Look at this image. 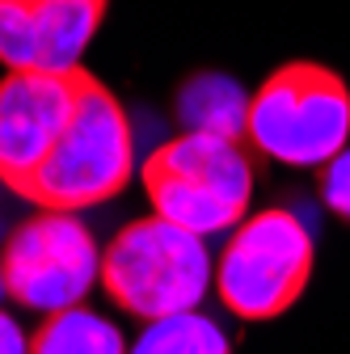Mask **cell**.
Segmentation results:
<instances>
[{
  "label": "cell",
  "mask_w": 350,
  "mask_h": 354,
  "mask_svg": "<svg viewBox=\"0 0 350 354\" xmlns=\"http://www.w3.org/2000/svg\"><path fill=\"white\" fill-rule=\"evenodd\" d=\"M131 173H136V127L122 102L84 72L76 110L51 156L30 177L26 203L47 211H89L118 198Z\"/></svg>",
  "instance_id": "2"
},
{
  "label": "cell",
  "mask_w": 350,
  "mask_h": 354,
  "mask_svg": "<svg viewBox=\"0 0 350 354\" xmlns=\"http://www.w3.org/2000/svg\"><path fill=\"white\" fill-rule=\"evenodd\" d=\"M102 245L80 211H47L38 207L5 236L0 274L13 304L30 313H64L80 308L102 283Z\"/></svg>",
  "instance_id": "6"
},
{
  "label": "cell",
  "mask_w": 350,
  "mask_h": 354,
  "mask_svg": "<svg viewBox=\"0 0 350 354\" xmlns=\"http://www.w3.org/2000/svg\"><path fill=\"white\" fill-rule=\"evenodd\" d=\"M0 295H9V291H5V274H0Z\"/></svg>",
  "instance_id": "14"
},
{
  "label": "cell",
  "mask_w": 350,
  "mask_h": 354,
  "mask_svg": "<svg viewBox=\"0 0 350 354\" xmlns=\"http://www.w3.org/2000/svg\"><path fill=\"white\" fill-rule=\"evenodd\" d=\"M106 0H0V64L9 72H80Z\"/></svg>",
  "instance_id": "8"
},
{
  "label": "cell",
  "mask_w": 350,
  "mask_h": 354,
  "mask_svg": "<svg viewBox=\"0 0 350 354\" xmlns=\"http://www.w3.org/2000/svg\"><path fill=\"white\" fill-rule=\"evenodd\" d=\"M245 140L291 169H325L350 144V88L321 64H283L249 97Z\"/></svg>",
  "instance_id": "4"
},
{
  "label": "cell",
  "mask_w": 350,
  "mask_h": 354,
  "mask_svg": "<svg viewBox=\"0 0 350 354\" xmlns=\"http://www.w3.org/2000/svg\"><path fill=\"white\" fill-rule=\"evenodd\" d=\"M84 72H9L0 80V182L26 198L30 177L51 156L76 110Z\"/></svg>",
  "instance_id": "7"
},
{
  "label": "cell",
  "mask_w": 350,
  "mask_h": 354,
  "mask_svg": "<svg viewBox=\"0 0 350 354\" xmlns=\"http://www.w3.org/2000/svg\"><path fill=\"white\" fill-rule=\"evenodd\" d=\"M321 198L338 219L350 224V144L321 169Z\"/></svg>",
  "instance_id": "12"
},
{
  "label": "cell",
  "mask_w": 350,
  "mask_h": 354,
  "mask_svg": "<svg viewBox=\"0 0 350 354\" xmlns=\"http://www.w3.org/2000/svg\"><path fill=\"white\" fill-rule=\"evenodd\" d=\"M102 287L122 313L156 321L203 308L215 287V261L203 236L169 224L156 211L131 219L102 253Z\"/></svg>",
  "instance_id": "3"
},
{
  "label": "cell",
  "mask_w": 350,
  "mask_h": 354,
  "mask_svg": "<svg viewBox=\"0 0 350 354\" xmlns=\"http://www.w3.org/2000/svg\"><path fill=\"white\" fill-rule=\"evenodd\" d=\"M313 274V228L287 207L245 215L215 261L220 304L241 321H275L304 295Z\"/></svg>",
  "instance_id": "5"
},
{
  "label": "cell",
  "mask_w": 350,
  "mask_h": 354,
  "mask_svg": "<svg viewBox=\"0 0 350 354\" xmlns=\"http://www.w3.org/2000/svg\"><path fill=\"white\" fill-rule=\"evenodd\" d=\"M0 354H30V337L9 313H0Z\"/></svg>",
  "instance_id": "13"
},
{
  "label": "cell",
  "mask_w": 350,
  "mask_h": 354,
  "mask_svg": "<svg viewBox=\"0 0 350 354\" xmlns=\"http://www.w3.org/2000/svg\"><path fill=\"white\" fill-rule=\"evenodd\" d=\"M178 122L199 136L245 140L249 127V93L224 72H199L178 88Z\"/></svg>",
  "instance_id": "9"
},
{
  "label": "cell",
  "mask_w": 350,
  "mask_h": 354,
  "mask_svg": "<svg viewBox=\"0 0 350 354\" xmlns=\"http://www.w3.org/2000/svg\"><path fill=\"white\" fill-rule=\"evenodd\" d=\"M127 337L114 321H106L93 308H64L42 317L30 337V354H127Z\"/></svg>",
  "instance_id": "10"
},
{
  "label": "cell",
  "mask_w": 350,
  "mask_h": 354,
  "mask_svg": "<svg viewBox=\"0 0 350 354\" xmlns=\"http://www.w3.org/2000/svg\"><path fill=\"white\" fill-rule=\"evenodd\" d=\"M140 177L160 219L211 241L228 236L249 215L253 152L245 148V140L182 131L148 152Z\"/></svg>",
  "instance_id": "1"
},
{
  "label": "cell",
  "mask_w": 350,
  "mask_h": 354,
  "mask_svg": "<svg viewBox=\"0 0 350 354\" xmlns=\"http://www.w3.org/2000/svg\"><path fill=\"white\" fill-rule=\"evenodd\" d=\"M127 354H232V337L215 317L190 308V313L144 321L140 337L131 342Z\"/></svg>",
  "instance_id": "11"
}]
</instances>
